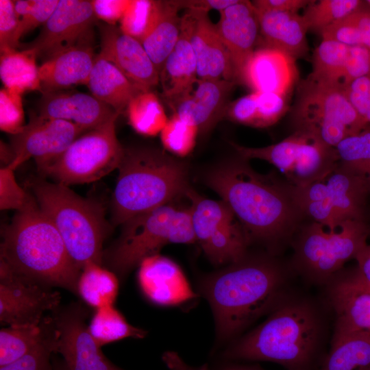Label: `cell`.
<instances>
[{
  "instance_id": "6da1fadb",
  "label": "cell",
  "mask_w": 370,
  "mask_h": 370,
  "mask_svg": "<svg viewBox=\"0 0 370 370\" xmlns=\"http://www.w3.org/2000/svg\"><path fill=\"white\" fill-rule=\"evenodd\" d=\"M247 160L238 156L219 163L207 173L206 184L234 212L249 243L280 241L292 233L303 214L293 186L256 173Z\"/></svg>"
},
{
  "instance_id": "7a4b0ae2",
  "label": "cell",
  "mask_w": 370,
  "mask_h": 370,
  "mask_svg": "<svg viewBox=\"0 0 370 370\" xmlns=\"http://www.w3.org/2000/svg\"><path fill=\"white\" fill-rule=\"evenodd\" d=\"M326 331L318 306L289 293L262 323L230 345L221 356L230 361L275 362L287 370H314L323 360Z\"/></svg>"
},
{
  "instance_id": "3957f363",
  "label": "cell",
  "mask_w": 370,
  "mask_h": 370,
  "mask_svg": "<svg viewBox=\"0 0 370 370\" xmlns=\"http://www.w3.org/2000/svg\"><path fill=\"white\" fill-rule=\"evenodd\" d=\"M200 289L212 309L221 343L271 312L290 293L286 273L278 263L247 256L207 275Z\"/></svg>"
},
{
  "instance_id": "277c9868",
  "label": "cell",
  "mask_w": 370,
  "mask_h": 370,
  "mask_svg": "<svg viewBox=\"0 0 370 370\" xmlns=\"http://www.w3.org/2000/svg\"><path fill=\"white\" fill-rule=\"evenodd\" d=\"M0 265L12 273L77 295L81 270L69 256L64 243L36 201L17 212L3 230Z\"/></svg>"
},
{
  "instance_id": "5b68a950",
  "label": "cell",
  "mask_w": 370,
  "mask_h": 370,
  "mask_svg": "<svg viewBox=\"0 0 370 370\" xmlns=\"http://www.w3.org/2000/svg\"><path fill=\"white\" fill-rule=\"evenodd\" d=\"M112 200V219L122 225L130 218L185 195L186 164L160 149L137 147L124 149Z\"/></svg>"
},
{
  "instance_id": "8992f818",
  "label": "cell",
  "mask_w": 370,
  "mask_h": 370,
  "mask_svg": "<svg viewBox=\"0 0 370 370\" xmlns=\"http://www.w3.org/2000/svg\"><path fill=\"white\" fill-rule=\"evenodd\" d=\"M29 186L40 210L60 233L77 267L82 271L90 262L101 264L108 232L102 206L60 183L38 180Z\"/></svg>"
},
{
  "instance_id": "52a82bcc",
  "label": "cell",
  "mask_w": 370,
  "mask_h": 370,
  "mask_svg": "<svg viewBox=\"0 0 370 370\" xmlns=\"http://www.w3.org/2000/svg\"><path fill=\"white\" fill-rule=\"evenodd\" d=\"M122 225L119 238L103 256V261L121 278L167 244L196 241L190 208L166 204L134 216Z\"/></svg>"
},
{
  "instance_id": "ba28073f",
  "label": "cell",
  "mask_w": 370,
  "mask_h": 370,
  "mask_svg": "<svg viewBox=\"0 0 370 370\" xmlns=\"http://www.w3.org/2000/svg\"><path fill=\"white\" fill-rule=\"evenodd\" d=\"M292 118L296 130L308 132L331 147L367 126L342 84L321 82L308 76L298 88Z\"/></svg>"
},
{
  "instance_id": "9c48e42d",
  "label": "cell",
  "mask_w": 370,
  "mask_h": 370,
  "mask_svg": "<svg viewBox=\"0 0 370 370\" xmlns=\"http://www.w3.org/2000/svg\"><path fill=\"white\" fill-rule=\"evenodd\" d=\"M369 234L363 221H346L334 230L314 221L302 230L295 244V268L310 282L326 284L367 244Z\"/></svg>"
},
{
  "instance_id": "30bf717a",
  "label": "cell",
  "mask_w": 370,
  "mask_h": 370,
  "mask_svg": "<svg viewBox=\"0 0 370 370\" xmlns=\"http://www.w3.org/2000/svg\"><path fill=\"white\" fill-rule=\"evenodd\" d=\"M369 183L340 165L323 178L293 187L295 201L303 214L330 230L349 220L363 221Z\"/></svg>"
},
{
  "instance_id": "8fae6325",
  "label": "cell",
  "mask_w": 370,
  "mask_h": 370,
  "mask_svg": "<svg viewBox=\"0 0 370 370\" xmlns=\"http://www.w3.org/2000/svg\"><path fill=\"white\" fill-rule=\"evenodd\" d=\"M116 119L79 136L40 171L68 186L98 180L118 169L124 148L116 135Z\"/></svg>"
},
{
  "instance_id": "7c38bea8",
  "label": "cell",
  "mask_w": 370,
  "mask_h": 370,
  "mask_svg": "<svg viewBox=\"0 0 370 370\" xmlns=\"http://www.w3.org/2000/svg\"><path fill=\"white\" fill-rule=\"evenodd\" d=\"M231 145L243 158L263 160L273 164L293 187H304L323 178L338 164L334 147L301 130L266 147Z\"/></svg>"
},
{
  "instance_id": "4fadbf2b",
  "label": "cell",
  "mask_w": 370,
  "mask_h": 370,
  "mask_svg": "<svg viewBox=\"0 0 370 370\" xmlns=\"http://www.w3.org/2000/svg\"><path fill=\"white\" fill-rule=\"evenodd\" d=\"M191 222L196 241L214 264L237 262L246 256L249 244L234 212L223 200L204 198L188 188Z\"/></svg>"
},
{
  "instance_id": "5bb4252c",
  "label": "cell",
  "mask_w": 370,
  "mask_h": 370,
  "mask_svg": "<svg viewBox=\"0 0 370 370\" xmlns=\"http://www.w3.org/2000/svg\"><path fill=\"white\" fill-rule=\"evenodd\" d=\"M95 19L90 1L59 0L37 37L21 43L18 48L32 51L45 62L70 48L90 42Z\"/></svg>"
},
{
  "instance_id": "9a60e30c",
  "label": "cell",
  "mask_w": 370,
  "mask_h": 370,
  "mask_svg": "<svg viewBox=\"0 0 370 370\" xmlns=\"http://www.w3.org/2000/svg\"><path fill=\"white\" fill-rule=\"evenodd\" d=\"M50 314L58 334L56 354L70 370H123L106 358L91 336L86 324L88 310L81 302L60 306Z\"/></svg>"
},
{
  "instance_id": "2e32d148",
  "label": "cell",
  "mask_w": 370,
  "mask_h": 370,
  "mask_svg": "<svg viewBox=\"0 0 370 370\" xmlns=\"http://www.w3.org/2000/svg\"><path fill=\"white\" fill-rule=\"evenodd\" d=\"M61 296L51 287L18 276L0 265V322L8 327L40 324L46 312L60 306Z\"/></svg>"
},
{
  "instance_id": "e0dca14e",
  "label": "cell",
  "mask_w": 370,
  "mask_h": 370,
  "mask_svg": "<svg viewBox=\"0 0 370 370\" xmlns=\"http://www.w3.org/2000/svg\"><path fill=\"white\" fill-rule=\"evenodd\" d=\"M84 131L72 122L33 114L23 132L12 136L14 160L10 164L16 169L34 158L40 169L60 156Z\"/></svg>"
},
{
  "instance_id": "ac0fdd59",
  "label": "cell",
  "mask_w": 370,
  "mask_h": 370,
  "mask_svg": "<svg viewBox=\"0 0 370 370\" xmlns=\"http://www.w3.org/2000/svg\"><path fill=\"white\" fill-rule=\"evenodd\" d=\"M99 56L113 64L131 82L143 91L160 82L159 73L142 43L123 33L119 26L98 24Z\"/></svg>"
},
{
  "instance_id": "d6986e66",
  "label": "cell",
  "mask_w": 370,
  "mask_h": 370,
  "mask_svg": "<svg viewBox=\"0 0 370 370\" xmlns=\"http://www.w3.org/2000/svg\"><path fill=\"white\" fill-rule=\"evenodd\" d=\"M208 13L186 10L182 16V28L187 34L196 58L198 79L234 82L229 53Z\"/></svg>"
},
{
  "instance_id": "ffe728a7",
  "label": "cell",
  "mask_w": 370,
  "mask_h": 370,
  "mask_svg": "<svg viewBox=\"0 0 370 370\" xmlns=\"http://www.w3.org/2000/svg\"><path fill=\"white\" fill-rule=\"evenodd\" d=\"M219 13L220 18L215 27L229 53L234 82L237 84L241 82L247 62L256 50L260 34L258 20L249 1L238 0Z\"/></svg>"
},
{
  "instance_id": "44dd1931",
  "label": "cell",
  "mask_w": 370,
  "mask_h": 370,
  "mask_svg": "<svg viewBox=\"0 0 370 370\" xmlns=\"http://www.w3.org/2000/svg\"><path fill=\"white\" fill-rule=\"evenodd\" d=\"M38 104V115L70 121L86 131L96 128L119 114L92 95L45 91Z\"/></svg>"
},
{
  "instance_id": "7402d4cb",
  "label": "cell",
  "mask_w": 370,
  "mask_h": 370,
  "mask_svg": "<svg viewBox=\"0 0 370 370\" xmlns=\"http://www.w3.org/2000/svg\"><path fill=\"white\" fill-rule=\"evenodd\" d=\"M138 281L151 302L175 306L196 297L180 267L158 254L144 258L138 265Z\"/></svg>"
},
{
  "instance_id": "603a6c76",
  "label": "cell",
  "mask_w": 370,
  "mask_h": 370,
  "mask_svg": "<svg viewBox=\"0 0 370 370\" xmlns=\"http://www.w3.org/2000/svg\"><path fill=\"white\" fill-rule=\"evenodd\" d=\"M197 87L173 107L174 113L206 134L222 119L236 84L223 79H198Z\"/></svg>"
},
{
  "instance_id": "cb8c5ba5",
  "label": "cell",
  "mask_w": 370,
  "mask_h": 370,
  "mask_svg": "<svg viewBox=\"0 0 370 370\" xmlns=\"http://www.w3.org/2000/svg\"><path fill=\"white\" fill-rule=\"evenodd\" d=\"M295 59L271 47L256 49L247 62L240 83L253 92L287 96L297 78Z\"/></svg>"
},
{
  "instance_id": "d4e9b609",
  "label": "cell",
  "mask_w": 370,
  "mask_h": 370,
  "mask_svg": "<svg viewBox=\"0 0 370 370\" xmlns=\"http://www.w3.org/2000/svg\"><path fill=\"white\" fill-rule=\"evenodd\" d=\"M326 284L334 315L332 336L370 334V294L352 286L339 273Z\"/></svg>"
},
{
  "instance_id": "484cf974",
  "label": "cell",
  "mask_w": 370,
  "mask_h": 370,
  "mask_svg": "<svg viewBox=\"0 0 370 370\" xmlns=\"http://www.w3.org/2000/svg\"><path fill=\"white\" fill-rule=\"evenodd\" d=\"M96 56L90 42L77 45L43 62L38 74L45 91L86 85Z\"/></svg>"
},
{
  "instance_id": "4316f807",
  "label": "cell",
  "mask_w": 370,
  "mask_h": 370,
  "mask_svg": "<svg viewBox=\"0 0 370 370\" xmlns=\"http://www.w3.org/2000/svg\"><path fill=\"white\" fill-rule=\"evenodd\" d=\"M255 10L263 47L280 50L295 59L308 52V29L302 15L297 12Z\"/></svg>"
},
{
  "instance_id": "83f0119b",
  "label": "cell",
  "mask_w": 370,
  "mask_h": 370,
  "mask_svg": "<svg viewBox=\"0 0 370 370\" xmlns=\"http://www.w3.org/2000/svg\"><path fill=\"white\" fill-rule=\"evenodd\" d=\"M198 80L197 65L192 46L185 31L166 58L160 73L162 96L173 108L193 91Z\"/></svg>"
},
{
  "instance_id": "f1b7e54d",
  "label": "cell",
  "mask_w": 370,
  "mask_h": 370,
  "mask_svg": "<svg viewBox=\"0 0 370 370\" xmlns=\"http://www.w3.org/2000/svg\"><path fill=\"white\" fill-rule=\"evenodd\" d=\"M86 86L91 95L119 114L126 111L132 99L143 92L113 64L96 55Z\"/></svg>"
},
{
  "instance_id": "f546056e",
  "label": "cell",
  "mask_w": 370,
  "mask_h": 370,
  "mask_svg": "<svg viewBox=\"0 0 370 370\" xmlns=\"http://www.w3.org/2000/svg\"><path fill=\"white\" fill-rule=\"evenodd\" d=\"M175 1H161L160 9L151 30L142 42L158 73L176 45L181 34L182 16Z\"/></svg>"
},
{
  "instance_id": "4dcf8cb0",
  "label": "cell",
  "mask_w": 370,
  "mask_h": 370,
  "mask_svg": "<svg viewBox=\"0 0 370 370\" xmlns=\"http://www.w3.org/2000/svg\"><path fill=\"white\" fill-rule=\"evenodd\" d=\"M56 334V328L50 314L36 326L1 328L0 367L21 358Z\"/></svg>"
},
{
  "instance_id": "1f68e13d",
  "label": "cell",
  "mask_w": 370,
  "mask_h": 370,
  "mask_svg": "<svg viewBox=\"0 0 370 370\" xmlns=\"http://www.w3.org/2000/svg\"><path fill=\"white\" fill-rule=\"evenodd\" d=\"M319 370H369L370 334L332 336Z\"/></svg>"
},
{
  "instance_id": "d6a6232c",
  "label": "cell",
  "mask_w": 370,
  "mask_h": 370,
  "mask_svg": "<svg viewBox=\"0 0 370 370\" xmlns=\"http://www.w3.org/2000/svg\"><path fill=\"white\" fill-rule=\"evenodd\" d=\"M36 56L30 50H13L1 53L0 77L4 88L23 94L42 87Z\"/></svg>"
},
{
  "instance_id": "836d02e7",
  "label": "cell",
  "mask_w": 370,
  "mask_h": 370,
  "mask_svg": "<svg viewBox=\"0 0 370 370\" xmlns=\"http://www.w3.org/2000/svg\"><path fill=\"white\" fill-rule=\"evenodd\" d=\"M119 291L116 275L101 264L90 262L82 269L77 282V295L95 310L112 306Z\"/></svg>"
},
{
  "instance_id": "e575fe53",
  "label": "cell",
  "mask_w": 370,
  "mask_h": 370,
  "mask_svg": "<svg viewBox=\"0 0 370 370\" xmlns=\"http://www.w3.org/2000/svg\"><path fill=\"white\" fill-rule=\"evenodd\" d=\"M125 112L131 127L147 136L160 134L169 119L160 99L151 90L143 91L135 96Z\"/></svg>"
},
{
  "instance_id": "d590c367",
  "label": "cell",
  "mask_w": 370,
  "mask_h": 370,
  "mask_svg": "<svg viewBox=\"0 0 370 370\" xmlns=\"http://www.w3.org/2000/svg\"><path fill=\"white\" fill-rule=\"evenodd\" d=\"M88 330L99 347L126 338H143L147 332L130 325L114 305L95 310Z\"/></svg>"
},
{
  "instance_id": "8d00e7d4",
  "label": "cell",
  "mask_w": 370,
  "mask_h": 370,
  "mask_svg": "<svg viewBox=\"0 0 370 370\" xmlns=\"http://www.w3.org/2000/svg\"><path fill=\"white\" fill-rule=\"evenodd\" d=\"M349 46L333 40L322 39L313 56L312 71L308 75L314 80L342 84Z\"/></svg>"
},
{
  "instance_id": "74e56055",
  "label": "cell",
  "mask_w": 370,
  "mask_h": 370,
  "mask_svg": "<svg viewBox=\"0 0 370 370\" xmlns=\"http://www.w3.org/2000/svg\"><path fill=\"white\" fill-rule=\"evenodd\" d=\"M338 165L355 173L370 184V130L349 136L334 147Z\"/></svg>"
},
{
  "instance_id": "f35d334b",
  "label": "cell",
  "mask_w": 370,
  "mask_h": 370,
  "mask_svg": "<svg viewBox=\"0 0 370 370\" xmlns=\"http://www.w3.org/2000/svg\"><path fill=\"white\" fill-rule=\"evenodd\" d=\"M322 39L336 40L347 46L370 49V10L359 8L321 33Z\"/></svg>"
},
{
  "instance_id": "ab89813d",
  "label": "cell",
  "mask_w": 370,
  "mask_h": 370,
  "mask_svg": "<svg viewBox=\"0 0 370 370\" xmlns=\"http://www.w3.org/2000/svg\"><path fill=\"white\" fill-rule=\"evenodd\" d=\"M358 0L312 1L306 8L302 17L308 29L321 33L324 29L345 18L360 8Z\"/></svg>"
},
{
  "instance_id": "60d3db41",
  "label": "cell",
  "mask_w": 370,
  "mask_h": 370,
  "mask_svg": "<svg viewBox=\"0 0 370 370\" xmlns=\"http://www.w3.org/2000/svg\"><path fill=\"white\" fill-rule=\"evenodd\" d=\"M160 5L158 0H131L119 21L121 30L142 43L156 21Z\"/></svg>"
},
{
  "instance_id": "b9f144b4",
  "label": "cell",
  "mask_w": 370,
  "mask_h": 370,
  "mask_svg": "<svg viewBox=\"0 0 370 370\" xmlns=\"http://www.w3.org/2000/svg\"><path fill=\"white\" fill-rule=\"evenodd\" d=\"M199 130L173 113L160 132L164 148L174 155L184 157L194 149Z\"/></svg>"
},
{
  "instance_id": "7bdbcfd3",
  "label": "cell",
  "mask_w": 370,
  "mask_h": 370,
  "mask_svg": "<svg viewBox=\"0 0 370 370\" xmlns=\"http://www.w3.org/2000/svg\"><path fill=\"white\" fill-rule=\"evenodd\" d=\"M59 0H17L15 10L18 19L16 40L43 25L56 8ZM21 44V43H20Z\"/></svg>"
},
{
  "instance_id": "ee69618b",
  "label": "cell",
  "mask_w": 370,
  "mask_h": 370,
  "mask_svg": "<svg viewBox=\"0 0 370 370\" xmlns=\"http://www.w3.org/2000/svg\"><path fill=\"white\" fill-rule=\"evenodd\" d=\"M14 168L11 164L3 166L0 169V208L1 210H23L36 201L18 184L14 174Z\"/></svg>"
},
{
  "instance_id": "f6af8a7d",
  "label": "cell",
  "mask_w": 370,
  "mask_h": 370,
  "mask_svg": "<svg viewBox=\"0 0 370 370\" xmlns=\"http://www.w3.org/2000/svg\"><path fill=\"white\" fill-rule=\"evenodd\" d=\"M25 114L21 94L3 88L0 90V129L12 136L23 132Z\"/></svg>"
},
{
  "instance_id": "bcb514c9",
  "label": "cell",
  "mask_w": 370,
  "mask_h": 370,
  "mask_svg": "<svg viewBox=\"0 0 370 370\" xmlns=\"http://www.w3.org/2000/svg\"><path fill=\"white\" fill-rule=\"evenodd\" d=\"M56 334L21 358L4 366L0 370H53L52 356L56 354Z\"/></svg>"
},
{
  "instance_id": "7dc6e473",
  "label": "cell",
  "mask_w": 370,
  "mask_h": 370,
  "mask_svg": "<svg viewBox=\"0 0 370 370\" xmlns=\"http://www.w3.org/2000/svg\"><path fill=\"white\" fill-rule=\"evenodd\" d=\"M257 116L254 127L275 124L287 111L286 96L273 92H256Z\"/></svg>"
},
{
  "instance_id": "c3c4849f",
  "label": "cell",
  "mask_w": 370,
  "mask_h": 370,
  "mask_svg": "<svg viewBox=\"0 0 370 370\" xmlns=\"http://www.w3.org/2000/svg\"><path fill=\"white\" fill-rule=\"evenodd\" d=\"M18 19L14 1L0 0V51L16 50L20 43L16 40Z\"/></svg>"
},
{
  "instance_id": "681fc988",
  "label": "cell",
  "mask_w": 370,
  "mask_h": 370,
  "mask_svg": "<svg viewBox=\"0 0 370 370\" xmlns=\"http://www.w3.org/2000/svg\"><path fill=\"white\" fill-rule=\"evenodd\" d=\"M257 116V99L256 92H252L237 99L230 101L227 105L223 119L255 127Z\"/></svg>"
},
{
  "instance_id": "f907efd6",
  "label": "cell",
  "mask_w": 370,
  "mask_h": 370,
  "mask_svg": "<svg viewBox=\"0 0 370 370\" xmlns=\"http://www.w3.org/2000/svg\"><path fill=\"white\" fill-rule=\"evenodd\" d=\"M343 87L359 116L367 125L370 124V75L354 79Z\"/></svg>"
},
{
  "instance_id": "816d5d0a",
  "label": "cell",
  "mask_w": 370,
  "mask_h": 370,
  "mask_svg": "<svg viewBox=\"0 0 370 370\" xmlns=\"http://www.w3.org/2000/svg\"><path fill=\"white\" fill-rule=\"evenodd\" d=\"M367 75H370V49L360 45L349 46L343 86Z\"/></svg>"
},
{
  "instance_id": "f5cc1de1",
  "label": "cell",
  "mask_w": 370,
  "mask_h": 370,
  "mask_svg": "<svg viewBox=\"0 0 370 370\" xmlns=\"http://www.w3.org/2000/svg\"><path fill=\"white\" fill-rule=\"evenodd\" d=\"M131 0H91L96 18L109 25L120 21Z\"/></svg>"
},
{
  "instance_id": "db71d44e",
  "label": "cell",
  "mask_w": 370,
  "mask_h": 370,
  "mask_svg": "<svg viewBox=\"0 0 370 370\" xmlns=\"http://www.w3.org/2000/svg\"><path fill=\"white\" fill-rule=\"evenodd\" d=\"M312 1L308 0H255L251 3L256 10L297 12L306 8Z\"/></svg>"
},
{
  "instance_id": "11a10c76",
  "label": "cell",
  "mask_w": 370,
  "mask_h": 370,
  "mask_svg": "<svg viewBox=\"0 0 370 370\" xmlns=\"http://www.w3.org/2000/svg\"><path fill=\"white\" fill-rule=\"evenodd\" d=\"M237 1L238 0H176L175 3L180 10L185 8L208 12L211 10L220 12Z\"/></svg>"
},
{
  "instance_id": "9f6ffc18",
  "label": "cell",
  "mask_w": 370,
  "mask_h": 370,
  "mask_svg": "<svg viewBox=\"0 0 370 370\" xmlns=\"http://www.w3.org/2000/svg\"><path fill=\"white\" fill-rule=\"evenodd\" d=\"M162 360L169 370H209L207 364L201 367H193L188 365L174 352L169 351L164 353Z\"/></svg>"
},
{
  "instance_id": "6f0895ef",
  "label": "cell",
  "mask_w": 370,
  "mask_h": 370,
  "mask_svg": "<svg viewBox=\"0 0 370 370\" xmlns=\"http://www.w3.org/2000/svg\"><path fill=\"white\" fill-rule=\"evenodd\" d=\"M358 262L356 269L358 275L365 281L370 283V245H366L355 257Z\"/></svg>"
},
{
  "instance_id": "680465c9",
  "label": "cell",
  "mask_w": 370,
  "mask_h": 370,
  "mask_svg": "<svg viewBox=\"0 0 370 370\" xmlns=\"http://www.w3.org/2000/svg\"><path fill=\"white\" fill-rule=\"evenodd\" d=\"M341 276L352 286L370 294V283L364 280L357 273L356 269L353 271L340 273Z\"/></svg>"
},
{
  "instance_id": "91938a15",
  "label": "cell",
  "mask_w": 370,
  "mask_h": 370,
  "mask_svg": "<svg viewBox=\"0 0 370 370\" xmlns=\"http://www.w3.org/2000/svg\"><path fill=\"white\" fill-rule=\"evenodd\" d=\"M209 370H211L209 367ZM212 370H264L257 365H245L239 363H225L219 365Z\"/></svg>"
},
{
  "instance_id": "94428289",
  "label": "cell",
  "mask_w": 370,
  "mask_h": 370,
  "mask_svg": "<svg viewBox=\"0 0 370 370\" xmlns=\"http://www.w3.org/2000/svg\"><path fill=\"white\" fill-rule=\"evenodd\" d=\"M53 370H70L65 361L53 354L52 356Z\"/></svg>"
},
{
  "instance_id": "6125c7cd",
  "label": "cell",
  "mask_w": 370,
  "mask_h": 370,
  "mask_svg": "<svg viewBox=\"0 0 370 370\" xmlns=\"http://www.w3.org/2000/svg\"><path fill=\"white\" fill-rule=\"evenodd\" d=\"M367 3L370 4V1H367Z\"/></svg>"
},
{
  "instance_id": "be15d7a7",
  "label": "cell",
  "mask_w": 370,
  "mask_h": 370,
  "mask_svg": "<svg viewBox=\"0 0 370 370\" xmlns=\"http://www.w3.org/2000/svg\"><path fill=\"white\" fill-rule=\"evenodd\" d=\"M370 370V369H369Z\"/></svg>"
}]
</instances>
